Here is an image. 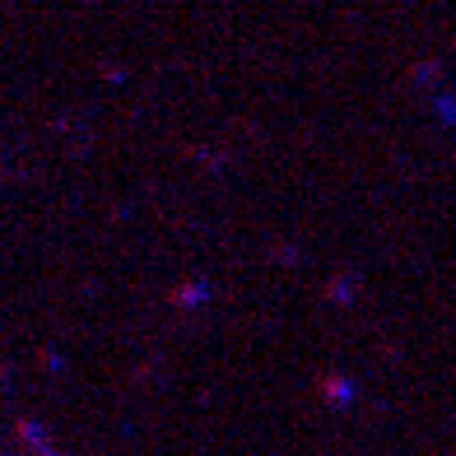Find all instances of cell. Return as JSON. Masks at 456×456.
<instances>
[{
	"mask_svg": "<svg viewBox=\"0 0 456 456\" xmlns=\"http://www.w3.org/2000/svg\"><path fill=\"white\" fill-rule=\"evenodd\" d=\"M0 456H61V452L37 424H14L10 438L0 443Z\"/></svg>",
	"mask_w": 456,
	"mask_h": 456,
	"instance_id": "6da1fadb",
	"label": "cell"
}]
</instances>
